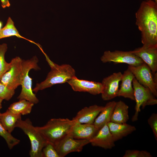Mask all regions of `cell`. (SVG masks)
<instances>
[{
    "instance_id": "cell-31",
    "label": "cell",
    "mask_w": 157,
    "mask_h": 157,
    "mask_svg": "<svg viewBox=\"0 0 157 157\" xmlns=\"http://www.w3.org/2000/svg\"><path fill=\"white\" fill-rule=\"evenodd\" d=\"M3 100V99L0 98V114L1 113L0 110L2 108V103Z\"/></svg>"
},
{
    "instance_id": "cell-7",
    "label": "cell",
    "mask_w": 157,
    "mask_h": 157,
    "mask_svg": "<svg viewBox=\"0 0 157 157\" xmlns=\"http://www.w3.org/2000/svg\"><path fill=\"white\" fill-rule=\"evenodd\" d=\"M101 60L103 63H124L132 66H137L144 63L141 58L131 51H106L101 57Z\"/></svg>"
},
{
    "instance_id": "cell-16",
    "label": "cell",
    "mask_w": 157,
    "mask_h": 157,
    "mask_svg": "<svg viewBox=\"0 0 157 157\" xmlns=\"http://www.w3.org/2000/svg\"><path fill=\"white\" fill-rule=\"evenodd\" d=\"M99 130L93 124L75 122L70 133L75 139L90 141L96 134Z\"/></svg>"
},
{
    "instance_id": "cell-6",
    "label": "cell",
    "mask_w": 157,
    "mask_h": 157,
    "mask_svg": "<svg viewBox=\"0 0 157 157\" xmlns=\"http://www.w3.org/2000/svg\"><path fill=\"white\" fill-rule=\"evenodd\" d=\"M132 85L136 105L135 113L132 117V120L135 122L138 119L141 107L144 109L146 106L156 105L157 104V99L151 90L140 84L135 77L132 81Z\"/></svg>"
},
{
    "instance_id": "cell-24",
    "label": "cell",
    "mask_w": 157,
    "mask_h": 157,
    "mask_svg": "<svg viewBox=\"0 0 157 157\" xmlns=\"http://www.w3.org/2000/svg\"><path fill=\"white\" fill-rule=\"evenodd\" d=\"M7 49L6 44H0V81L3 76L9 69L11 66V63H7L5 59V55Z\"/></svg>"
},
{
    "instance_id": "cell-25",
    "label": "cell",
    "mask_w": 157,
    "mask_h": 157,
    "mask_svg": "<svg viewBox=\"0 0 157 157\" xmlns=\"http://www.w3.org/2000/svg\"><path fill=\"white\" fill-rule=\"evenodd\" d=\"M0 136L6 141L9 148L11 149L15 146L18 144L20 142L19 140L14 137L4 128L0 121Z\"/></svg>"
},
{
    "instance_id": "cell-8",
    "label": "cell",
    "mask_w": 157,
    "mask_h": 157,
    "mask_svg": "<svg viewBox=\"0 0 157 157\" xmlns=\"http://www.w3.org/2000/svg\"><path fill=\"white\" fill-rule=\"evenodd\" d=\"M138 82L149 88L155 97L157 96V83L154 81L152 72L149 66L144 62L137 66L128 65Z\"/></svg>"
},
{
    "instance_id": "cell-10",
    "label": "cell",
    "mask_w": 157,
    "mask_h": 157,
    "mask_svg": "<svg viewBox=\"0 0 157 157\" xmlns=\"http://www.w3.org/2000/svg\"><path fill=\"white\" fill-rule=\"evenodd\" d=\"M22 60L19 57L12 59L10 68L2 76L0 82L15 90L21 85Z\"/></svg>"
},
{
    "instance_id": "cell-4",
    "label": "cell",
    "mask_w": 157,
    "mask_h": 157,
    "mask_svg": "<svg viewBox=\"0 0 157 157\" xmlns=\"http://www.w3.org/2000/svg\"><path fill=\"white\" fill-rule=\"evenodd\" d=\"M38 60L36 56L27 60H22L21 85V92L17 98L19 100L25 99L34 104L39 102V100L33 91L32 79L28 75L29 71L32 69H40L38 65Z\"/></svg>"
},
{
    "instance_id": "cell-22",
    "label": "cell",
    "mask_w": 157,
    "mask_h": 157,
    "mask_svg": "<svg viewBox=\"0 0 157 157\" xmlns=\"http://www.w3.org/2000/svg\"><path fill=\"white\" fill-rule=\"evenodd\" d=\"M34 105L33 103L23 99L11 104L8 109L15 114L26 115L31 113Z\"/></svg>"
},
{
    "instance_id": "cell-29",
    "label": "cell",
    "mask_w": 157,
    "mask_h": 157,
    "mask_svg": "<svg viewBox=\"0 0 157 157\" xmlns=\"http://www.w3.org/2000/svg\"><path fill=\"white\" fill-rule=\"evenodd\" d=\"M153 131L156 140H157V114L153 113L149 117L147 120Z\"/></svg>"
},
{
    "instance_id": "cell-17",
    "label": "cell",
    "mask_w": 157,
    "mask_h": 157,
    "mask_svg": "<svg viewBox=\"0 0 157 157\" xmlns=\"http://www.w3.org/2000/svg\"><path fill=\"white\" fill-rule=\"evenodd\" d=\"M133 74L128 68L122 74V82L117 97H122L135 101L132 81L135 78Z\"/></svg>"
},
{
    "instance_id": "cell-19",
    "label": "cell",
    "mask_w": 157,
    "mask_h": 157,
    "mask_svg": "<svg viewBox=\"0 0 157 157\" xmlns=\"http://www.w3.org/2000/svg\"><path fill=\"white\" fill-rule=\"evenodd\" d=\"M129 106L123 101L116 102L110 121L118 124L126 123L129 119Z\"/></svg>"
},
{
    "instance_id": "cell-12",
    "label": "cell",
    "mask_w": 157,
    "mask_h": 157,
    "mask_svg": "<svg viewBox=\"0 0 157 157\" xmlns=\"http://www.w3.org/2000/svg\"><path fill=\"white\" fill-rule=\"evenodd\" d=\"M67 82L75 91L86 92L93 95L101 94L103 89L101 83L79 79L76 76Z\"/></svg>"
},
{
    "instance_id": "cell-2",
    "label": "cell",
    "mask_w": 157,
    "mask_h": 157,
    "mask_svg": "<svg viewBox=\"0 0 157 157\" xmlns=\"http://www.w3.org/2000/svg\"><path fill=\"white\" fill-rule=\"evenodd\" d=\"M46 60L51 70L48 73L45 79L39 83H37L33 92L37 93L39 91L50 87L58 84H62L67 81L75 76V69L70 65L63 64L59 65L51 61L44 54Z\"/></svg>"
},
{
    "instance_id": "cell-20",
    "label": "cell",
    "mask_w": 157,
    "mask_h": 157,
    "mask_svg": "<svg viewBox=\"0 0 157 157\" xmlns=\"http://www.w3.org/2000/svg\"><path fill=\"white\" fill-rule=\"evenodd\" d=\"M115 103L114 101L107 103L95 119L93 124L99 129L110 121Z\"/></svg>"
},
{
    "instance_id": "cell-11",
    "label": "cell",
    "mask_w": 157,
    "mask_h": 157,
    "mask_svg": "<svg viewBox=\"0 0 157 157\" xmlns=\"http://www.w3.org/2000/svg\"><path fill=\"white\" fill-rule=\"evenodd\" d=\"M122 74L120 72L114 73L103 79V89L101 97L104 101L111 100L117 97L119 85L121 81Z\"/></svg>"
},
{
    "instance_id": "cell-13",
    "label": "cell",
    "mask_w": 157,
    "mask_h": 157,
    "mask_svg": "<svg viewBox=\"0 0 157 157\" xmlns=\"http://www.w3.org/2000/svg\"><path fill=\"white\" fill-rule=\"evenodd\" d=\"M90 142L93 146L105 149H111L115 146V141L107 124L99 130Z\"/></svg>"
},
{
    "instance_id": "cell-23",
    "label": "cell",
    "mask_w": 157,
    "mask_h": 157,
    "mask_svg": "<svg viewBox=\"0 0 157 157\" xmlns=\"http://www.w3.org/2000/svg\"><path fill=\"white\" fill-rule=\"evenodd\" d=\"M13 36H15L19 38L25 39L31 42L37 44L33 41L27 39L20 35L15 26L11 18L9 17L6 25L0 31V39Z\"/></svg>"
},
{
    "instance_id": "cell-3",
    "label": "cell",
    "mask_w": 157,
    "mask_h": 157,
    "mask_svg": "<svg viewBox=\"0 0 157 157\" xmlns=\"http://www.w3.org/2000/svg\"><path fill=\"white\" fill-rule=\"evenodd\" d=\"M76 122L68 118H52L43 126L36 129L48 142L54 145L69 134Z\"/></svg>"
},
{
    "instance_id": "cell-15",
    "label": "cell",
    "mask_w": 157,
    "mask_h": 157,
    "mask_svg": "<svg viewBox=\"0 0 157 157\" xmlns=\"http://www.w3.org/2000/svg\"><path fill=\"white\" fill-rule=\"evenodd\" d=\"M104 107L97 105L85 107L78 112L72 119L78 123L93 124Z\"/></svg>"
},
{
    "instance_id": "cell-28",
    "label": "cell",
    "mask_w": 157,
    "mask_h": 157,
    "mask_svg": "<svg viewBox=\"0 0 157 157\" xmlns=\"http://www.w3.org/2000/svg\"><path fill=\"white\" fill-rule=\"evenodd\" d=\"M123 157H151L150 153L146 151L135 150H127L126 151Z\"/></svg>"
},
{
    "instance_id": "cell-5",
    "label": "cell",
    "mask_w": 157,
    "mask_h": 157,
    "mask_svg": "<svg viewBox=\"0 0 157 157\" xmlns=\"http://www.w3.org/2000/svg\"><path fill=\"white\" fill-rule=\"evenodd\" d=\"M16 126L21 129L29 139L31 144L30 156L43 157L42 149L48 142L33 126L30 120L27 118L24 120L21 119Z\"/></svg>"
},
{
    "instance_id": "cell-21",
    "label": "cell",
    "mask_w": 157,
    "mask_h": 157,
    "mask_svg": "<svg viewBox=\"0 0 157 157\" xmlns=\"http://www.w3.org/2000/svg\"><path fill=\"white\" fill-rule=\"evenodd\" d=\"M21 119V115L13 113L8 109L4 113L0 114V121L5 129L11 133L16 127L18 121Z\"/></svg>"
},
{
    "instance_id": "cell-30",
    "label": "cell",
    "mask_w": 157,
    "mask_h": 157,
    "mask_svg": "<svg viewBox=\"0 0 157 157\" xmlns=\"http://www.w3.org/2000/svg\"><path fill=\"white\" fill-rule=\"evenodd\" d=\"M1 3V6L3 8L9 7L10 6L9 0H0Z\"/></svg>"
},
{
    "instance_id": "cell-9",
    "label": "cell",
    "mask_w": 157,
    "mask_h": 157,
    "mask_svg": "<svg viewBox=\"0 0 157 157\" xmlns=\"http://www.w3.org/2000/svg\"><path fill=\"white\" fill-rule=\"evenodd\" d=\"M90 143L88 140L74 138L69 133L54 145L59 157H64L71 152L81 151Z\"/></svg>"
},
{
    "instance_id": "cell-14",
    "label": "cell",
    "mask_w": 157,
    "mask_h": 157,
    "mask_svg": "<svg viewBox=\"0 0 157 157\" xmlns=\"http://www.w3.org/2000/svg\"><path fill=\"white\" fill-rule=\"evenodd\" d=\"M147 64L152 72L157 71V47H146L144 46L131 51Z\"/></svg>"
},
{
    "instance_id": "cell-32",
    "label": "cell",
    "mask_w": 157,
    "mask_h": 157,
    "mask_svg": "<svg viewBox=\"0 0 157 157\" xmlns=\"http://www.w3.org/2000/svg\"><path fill=\"white\" fill-rule=\"evenodd\" d=\"M2 26V22L0 21V31L1 29V27Z\"/></svg>"
},
{
    "instance_id": "cell-1",
    "label": "cell",
    "mask_w": 157,
    "mask_h": 157,
    "mask_svg": "<svg viewBox=\"0 0 157 157\" xmlns=\"http://www.w3.org/2000/svg\"><path fill=\"white\" fill-rule=\"evenodd\" d=\"M136 25L146 47H157V2L143 1L135 14Z\"/></svg>"
},
{
    "instance_id": "cell-33",
    "label": "cell",
    "mask_w": 157,
    "mask_h": 157,
    "mask_svg": "<svg viewBox=\"0 0 157 157\" xmlns=\"http://www.w3.org/2000/svg\"><path fill=\"white\" fill-rule=\"evenodd\" d=\"M145 1H153L157 2V0H145Z\"/></svg>"
},
{
    "instance_id": "cell-26",
    "label": "cell",
    "mask_w": 157,
    "mask_h": 157,
    "mask_svg": "<svg viewBox=\"0 0 157 157\" xmlns=\"http://www.w3.org/2000/svg\"><path fill=\"white\" fill-rule=\"evenodd\" d=\"M15 90L10 88L0 82V98L9 100L14 95Z\"/></svg>"
},
{
    "instance_id": "cell-27",
    "label": "cell",
    "mask_w": 157,
    "mask_h": 157,
    "mask_svg": "<svg viewBox=\"0 0 157 157\" xmlns=\"http://www.w3.org/2000/svg\"><path fill=\"white\" fill-rule=\"evenodd\" d=\"M43 157H60L54 145L48 142L42 150Z\"/></svg>"
},
{
    "instance_id": "cell-18",
    "label": "cell",
    "mask_w": 157,
    "mask_h": 157,
    "mask_svg": "<svg viewBox=\"0 0 157 157\" xmlns=\"http://www.w3.org/2000/svg\"><path fill=\"white\" fill-rule=\"evenodd\" d=\"M107 124L115 142L127 136L136 130L135 126L126 123L118 124L110 121Z\"/></svg>"
}]
</instances>
